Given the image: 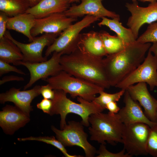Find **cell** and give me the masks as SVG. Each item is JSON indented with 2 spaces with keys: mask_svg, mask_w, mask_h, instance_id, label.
<instances>
[{
  "mask_svg": "<svg viewBox=\"0 0 157 157\" xmlns=\"http://www.w3.org/2000/svg\"><path fill=\"white\" fill-rule=\"evenodd\" d=\"M60 63L63 70L104 89L111 86L103 58L92 55L78 48L70 54L62 55Z\"/></svg>",
  "mask_w": 157,
  "mask_h": 157,
  "instance_id": "obj_1",
  "label": "cell"
},
{
  "mask_svg": "<svg viewBox=\"0 0 157 157\" xmlns=\"http://www.w3.org/2000/svg\"><path fill=\"white\" fill-rule=\"evenodd\" d=\"M151 45L150 43H141L136 41L121 51L103 58L111 86L115 87L142 63Z\"/></svg>",
  "mask_w": 157,
  "mask_h": 157,
  "instance_id": "obj_2",
  "label": "cell"
},
{
  "mask_svg": "<svg viewBox=\"0 0 157 157\" xmlns=\"http://www.w3.org/2000/svg\"><path fill=\"white\" fill-rule=\"evenodd\" d=\"M55 95L52 100V105L49 115L59 114L61 117L60 129H62L67 124L66 118L67 115L73 113L79 115L82 118L81 123L85 126H89V118L93 114L102 112L104 108L93 102L77 97L79 103H75L68 98L63 91L54 90Z\"/></svg>",
  "mask_w": 157,
  "mask_h": 157,
  "instance_id": "obj_3",
  "label": "cell"
},
{
  "mask_svg": "<svg viewBox=\"0 0 157 157\" xmlns=\"http://www.w3.org/2000/svg\"><path fill=\"white\" fill-rule=\"evenodd\" d=\"M88 128L90 140L105 144L106 141L112 145L122 143V133L124 124L117 114L100 112L91 115Z\"/></svg>",
  "mask_w": 157,
  "mask_h": 157,
  "instance_id": "obj_4",
  "label": "cell"
},
{
  "mask_svg": "<svg viewBox=\"0 0 157 157\" xmlns=\"http://www.w3.org/2000/svg\"><path fill=\"white\" fill-rule=\"evenodd\" d=\"M53 90H60L72 97H80L92 101L95 95L104 90L103 88L85 80L72 76L62 70L57 75L43 80Z\"/></svg>",
  "mask_w": 157,
  "mask_h": 157,
  "instance_id": "obj_5",
  "label": "cell"
},
{
  "mask_svg": "<svg viewBox=\"0 0 157 157\" xmlns=\"http://www.w3.org/2000/svg\"><path fill=\"white\" fill-rule=\"evenodd\" d=\"M100 19L94 16L86 15L80 21L70 25L48 47L45 57L47 58L54 52L63 55L70 54L75 51L78 48L81 31Z\"/></svg>",
  "mask_w": 157,
  "mask_h": 157,
  "instance_id": "obj_6",
  "label": "cell"
},
{
  "mask_svg": "<svg viewBox=\"0 0 157 157\" xmlns=\"http://www.w3.org/2000/svg\"><path fill=\"white\" fill-rule=\"evenodd\" d=\"M83 126L81 122L71 121L62 129L59 130L53 126L51 129L57 139L65 147L78 146L84 150L86 157H93L97 151L88 141V135L85 132Z\"/></svg>",
  "mask_w": 157,
  "mask_h": 157,
  "instance_id": "obj_7",
  "label": "cell"
},
{
  "mask_svg": "<svg viewBox=\"0 0 157 157\" xmlns=\"http://www.w3.org/2000/svg\"><path fill=\"white\" fill-rule=\"evenodd\" d=\"M139 83L148 84L151 91L157 87V56L149 49L142 63L115 87L126 90L129 86Z\"/></svg>",
  "mask_w": 157,
  "mask_h": 157,
  "instance_id": "obj_8",
  "label": "cell"
},
{
  "mask_svg": "<svg viewBox=\"0 0 157 157\" xmlns=\"http://www.w3.org/2000/svg\"><path fill=\"white\" fill-rule=\"evenodd\" d=\"M150 129L142 123L124 124L122 143L127 153L132 156L148 154L147 145Z\"/></svg>",
  "mask_w": 157,
  "mask_h": 157,
  "instance_id": "obj_9",
  "label": "cell"
},
{
  "mask_svg": "<svg viewBox=\"0 0 157 157\" xmlns=\"http://www.w3.org/2000/svg\"><path fill=\"white\" fill-rule=\"evenodd\" d=\"M59 35L54 33H44L29 43H24L17 41L6 31L4 36L10 39L19 47L23 56L22 61L30 63H38L47 60L43 57L42 53L46 46L48 47Z\"/></svg>",
  "mask_w": 157,
  "mask_h": 157,
  "instance_id": "obj_10",
  "label": "cell"
},
{
  "mask_svg": "<svg viewBox=\"0 0 157 157\" xmlns=\"http://www.w3.org/2000/svg\"><path fill=\"white\" fill-rule=\"evenodd\" d=\"M62 55L60 53L54 52L51 58L45 61L32 63L21 61L19 65L25 67L29 71L30 75V80L24 86V90L29 88L40 79L43 80L57 75L63 70L60 63Z\"/></svg>",
  "mask_w": 157,
  "mask_h": 157,
  "instance_id": "obj_11",
  "label": "cell"
},
{
  "mask_svg": "<svg viewBox=\"0 0 157 157\" xmlns=\"http://www.w3.org/2000/svg\"><path fill=\"white\" fill-rule=\"evenodd\" d=\"M125 7L131 13L126 25L132 30L136 40L142 26L157 21V1L150 3L146 7L139 6L137 1L127 3Z\"/></svg>",
  "mask_w": 157,
  "mask_h": 157,
  "instance_id": "obj_12",
  "label": "cell"
},
{
  "mask_svg": "<svg viewBox=\"0 0 157 157\" xmlns=\"http://www.w3.org/2000/svg\"><path fill=\"white\" fill-rule=\"evenodd\" d=\"M77 20V18L67 16L64 13H54L43 18L36 19L31 33L33 37L43 33L60 35Z\"/></svg>",
  "mask_w": 157,
  "mask_h": 157,
  "instance_id": "obj_13",
  "label": "cell"
},
{
  "mask_svg": "<svg viewBox=\"0 0 157 157\" xmlns=\"http://www.w3.org/2000/svg\"><path fill=\"white\" fill-rule=\"evenodd\" d=\"M103 0H82L80 4L73 5L64 12L67 16L77 18L90 15L99 19L104 17L120 20L119 15L106 8L102 3Z\"/></svg>",
  "mask_w": 157,
  "mask_h": 157,
  "instance_id": "obj_14",
  "label": "cell"
},
{
  "mask_svg": "<svg viewBox=\"0 0 157 157\" xmlns=\"http://www.w3.org/2000/svg\"><path fill=\"white\" fill-rule=\"evenodd\" d=\"M41 86L36 85L32 89L21 91L20 88H12L6 92L0 94V102L4 104L6 102L13 103L15 106L28 116L33 109L31 103L35 97L40 94Z\"/></svg>",
  "mask_w": 157,
  "mask_h": 157,
  "instance_id": "obj_15",
  "label": "cell"
},
{
  "mask_svg": "<svg viewBox=\"0 0 157 157\" xmlns=\"http://www.w3.org/2000/svg\"><path fill=\"white\" fill-rule=\"evenodd\" d=\"M127 90L131 97L144 108V113L151 121L157 123V100L149 91L147 84L139 83L128 87Z\"/></svg>",
  "mask_w": 157,
  "mask_h": 157,
  "instance_id": "obj_16",
  "label": "cell"
},
{
  "mask_svg": "<svg viewBox=\"0 0 157 157\" xmlns=\"http://www.w3.org/2000/svg\"><path fill=\"white\" fill-rule=\"evenodd\" d=\"M124 95L125 106L117 113L124 124L142 123L151 127L157 124L149 119L143 111L139 103L131 97L127 90H126Z\"/></svg>",
  "mask_w": 157,
  "mask_h": 157,
  "instance_id": "obj_17",
  "label": "cell"
},
{
  "mask_svg": "<svg viewBox=\"0 0 157 157\" xmlns=\"http://www.w3.org/2000/svg\"><path fill=\"white\" fill-rule=\"evenodd\" d=\"M30 120L29 116L15 106L7 105L0 112V126L8 134H13Z\"/></svg>",
  "mask_w": 157,
  "mask_h": 157,
  "instance_id": "obj_18",
  "label": "cell"
},
{
  "mask_svg": "<svg viewBox=\"0 0 157 157\" xmlns=\"http://www.w3.org/2000/svg\"><path fill=\"white\" fill-rule=\"evenodd\" d=\"M70 4L68 0H41L26 13L33 15L36 19L41 18L53 14L64 13L70 7Z\"/></svg>",
  "mask_w": 157,
  "mask_h": 157,
  "instance_id": "obj_19",
  "label": "cell"
},
{
  "mask_svg": "<svg viewBox=\"0 0 157 157\" xmlns=\"http://www.w3.org/2000/svg\"><path fill=\"white\" fill-rule=\"evenodd\" d=\"M78 48L97 57L103 58L108 55L99 33L97 32L81 33Z\"/></svg>",
  "mask_w": 157,
  "mask_h": 157,
  "instance_id": "obj_20",
  "label": "cell"
},
{
  "mask_svg": "<svg viewBox=\"0 0 157 157\" xmlns=\"http://www.w3.org/2000/svg\"><path fill=\"white\" fill-rule=\"evenodd\" d=\"M36 19L33 15L26 13L9 17L6 28L23 34L31 42L34 39V37L31 35V31L35 25Z\"/></svg>",
  "mask_w": 157,
  "mask_h": 157,
  "instance_id": "obj_21",
  "label": "cell"
},
{
  "mask_svg": "<svg viewBox=\"0 0 157 157\" xmlns=\"http://www.w3.org/2000/svg\"><path fill=\"white\" fill-rule=\"evenodd\" d=\"M23 59V54L16 44L5 36L0 39V60L18 65Z\"/></svg>",
  "mask_w": 157,
  "mask_h": 157,
  "instance_id": "obj_22",
  "label": "cell"
},
{
  "mask_svg": "<svg viewBox=\"0 0 157 157\" xmlns=\"http://www.w3.org/2000/svg\"><path fill=\"white\" fill-rule=\"evenodd\" d=\"M101 21L98 23L99 26H106L113 31L126 45L132 43L136 41L131 29L124 27L119 20L116 19H110L107 17L101 18Z\"/></svg>",
  "mask_w": 157,
  "mask_h": 157,
  "instance_id": "obj_23",
  "label": "cell"
},
{
  "mask_svg": "<svg viewBox=\"0 0 157 157\" xmlns=\"http://www.w3.org/2000/svg\"><path fill=\"white\" fill-rule=\"evenodd\" d=\"M31 7L28 0H0V11L9 17L25 13Z\"/></svg>",
  "mask_w": 157,
  "mask_h": 157,
  "instance_id": "obj_24",
  "label": "cell"
},
{
  "mask_svg": "<svg viewBox=\"0 0 157 157\" xmlns=\"http://www.w3.org/2000/svg\"><path fill=\"white\" fill-rule=\"evenodd\" d=\"M99 33L108 55L119 52L127 45L117 35H111L104 31Z\"/></svg>",
  "mask_w": 157,
  "mask_h": 157,
  "instance_id": "obj_25",
  "label": "cell"
},
{
  "mask_svg": "<svg viewBox=\"0 0 157 157\" xmlns=\"http://www.w3.org/2000/svg\"><path fill=\"white\" fill-rule=\"evenodd\" d=\"M19 141H25L27 140H35L41 141L51 144L58 149L66 157H81L80 155H71L69 154L62 143L56 139L54 136H40L38 137H30L25 138H18Z\"/></svg>",
  "mask_w": 157,
  "mask_h": 157,
  "instance_id": "obj_26",
  "label": "cell"
},
{
  "mask_svg": "<svg viewBox=\"0 0 157 157\" xmlns=\"http://www.w3.org/2000/svg\"><path fill=\"white\" fill-rule=\"evenodd\" d=\"M125 91V90L121 89L119 92L113 94L108 93L104 90L102 91L99 93V95L95 97L92 101L105 109L106 105L109 103L118 101L124 95Z\"/></svg>",
  "mask_w": 157,
  "mask_h": 157,
  "instance_id": "obj_27",
  "label": "cell"
},
{
  "mask_svg": "<svg viewBox=\"0 0 157 157\" xmlns=\"http://www.w3.org/2000/svg\"><path fill=\"white\" fill-rule=\"evenodd\" d=\"M141 43L157 42V21L149 24L146 31L136 40Z\"/></svg>",
  "mask_w": 157,
  "mask_h": 157,
  "instance_id": "obj_28",
  "label": "cell"
},
{
  "mask_svg": "<svg viewBox=\"0 0 157 157\" xmlns=\"http://www.w3.org/2000/svg\"><path fill=\"white\" fill-rule=\"evenodd\" d=\"M148 154L157 157V124L151 127L147 145Z\"/></svg>",
  "mask_w": 157,
  "mask_h": 157,
  "instance_id": "obj_29",
  "label": "cell"
},
{
  "mask_svg": "<svg viewBox=\"0 0 157 157\" xmlns=\"http://www.w3.org/2000/svg\"><path fill=\"white\" fill-rule=\"evenodd\" d=\"M125 150L123 149L117 153H113L108 151L105 144H101L99 150L97 151L98 155L97 157H131V155L125 153Z\"/></svg>",
  "mask_w": 157,
  "mask_h": 157,
  "instance_id": "obj_30",
  "label": "cell"
},
{
  "mask_svg": "<svg viewBox=\"0 0 157 157\" xmlns=\"http://www.w3.org/2000/svg\"><path fill=\"white\" fill-rule=\"evenodd\" d=\"M9 63L0 60V76L10 72H14L18 74L25 75L26 74L22 70L15 66L11 65Z\"/></svg>",
  "mask_w": 157,
  "mask_h": 157,
  "instance_id": "obj_31",
  "label": "cell"
},
{
  "mask_svg": "<svg viewBox=\"0 0 157 157\" xmlns=\"http://www.w3.org/2000/svg\"><path fill=\"white\" fill-rule=\"evenodd\" d=\"M40 92L44 98L52 100L54 97V90L48 83L46 85L41 86Z\"/></svg>",
  "mask_w": 157,
  "mask_h": 157,
  "instance_id": "obj_32",
  "label": "cell"
},
{
  "mask_svg": "<svg viewBox=\"0 0 157 157\" xmlns=\"http://www.w3.org/2000/svg\"><path fill=\"white\" fill-rule=\"evenodd\" d=\"M52 105V100L43 98L36 106L38 108L42 110L44 113L49 114Z\"/></svg>",
  "mask_w": 157,
  "mask_h": 157,
  "instance_id": "obj_33",
  "label": "cell"
},
{
  "mask_svg": "<svg viewBox=\"0 0 157 157\" xmlns=\"http://www.w3.org/2000/svg\"><path fill=\"white\" fill-rule=\"evenodd\" d=\"M9 17L5 13L0 11V39L4 37L6 31V25Z\"/></svg>",
  "mask_w": 157,
  "mask_h": 157,
  "instance_id": "obj_34",
  "label": "cell"
},
{
  "mask_svg": "<svg viewBox=\"0 0 157 157\" xmlns=\"http://www.w3.org/2000/svg\"><path fill=\"white\" fill-rule=\"evenodd\" d=\"M24 78L22 77L16 76L11 75L3 77L0 81V85H1L5 83L10 81H23Z\"/></svg>",
  "mask_w": 157,
  "mask_h": 157,
  "instance_id": "obj_35",
  "label": "cell"
},
{
  "mask_svg": "<svg viewBox=\"0 0 157 157\" xmlns=\"http://www.w3.org/2000/svg\"><path fill=\"white\" fill-rule=\"evenodd\" d=\"M106 109L112 114L117 113L120 109L118 106L116 102L111 101L108 103L106 106Z\"/></svg>",
  "mask_w": 157,
  "mask_h": 157,
  "instance_id": "obj_36",
  "label": "cell"
},
{
  "mask_svg": "<svg viewBox=\"0 0 157 157\" xmlns=\"http://www.w3.org/2000/svg\"><path fill=\"white\" fill-rule=\"evenodd\" d=\"M149 50L157 56V42L153 43L152 44Z\"/></svg>",
  "mask_w": 157,
  "mask_h": 157,
  "instance_id": "obj_37",
  "label": "cell"
},
{
  "mask_svg": "<svg viewBox=\"0 0 157 157\" xmlns=\"http://www.w3.org/2000/svg\"><path fill=\"white\" fill-rule=\"evenodd\" d=\"M41 0H28L30 3L31 7L38 4Z\"/></svg>",
  "mask_w": 157,
  "mask_h": 157,
  "instance_id": "obj_38",
  "label": "cell"
},
{
  "mask_svg": "<svg viewBox=\"0 0 157 157\" xmlns=\"http://www.w3.org/2000/svg\"><path fill=\"white\" fill-rule=\"evenodd\" d=\"M142 2H149L151 3L155 1H157V0H139Z\"/></svg>",
  "mask_w": 157,
  "mask_h": 157,
  "instance_id": "obj_39",
  "label": "cell"
},
{
  "mask_svg": "<svg viewBox=\"0 0 157 157\" xmlns=\"http://www.w3.org/2000/svg\"><path fill=\"white\" fill-rule=\"evenodd\" d=\"M69 3H73L75 2H79L80 1H81L82 0H68Z\"/></svg>",
  "mask_w": 157,
  "mask_h": 157,
  "instance_id": "obj_40",
  "label": "cell"
},
{
  "mask_svg": "<svg viewBox=\"0 0 157 157\" xmlns=\"http://www.w3.org/2000/svg\"><path fill=\"white\" fill-rule=\"evenodd\" d=\"M133 2L137 1V0H132Z\"/></svg>",
  "mask_w": 157,
  "mask_h": 157,
  "instance_id": "obj_41",
  "label": "cell"
},
{
  "mask_svg": "<svg viewBox=\"0 0 157 157\" xmlns=\"http://www.w3.org/2000/svg\"><path fill=\"white\" fill-rule=\"evenodd\" d=\"M156 115H157V112H156Z\"/></svg>",
  "mask_w": 157,
  "mask_h": 157,
  "instance_id": "obj_42",
  "label": "cell"
}]
</instances>
